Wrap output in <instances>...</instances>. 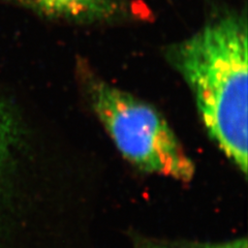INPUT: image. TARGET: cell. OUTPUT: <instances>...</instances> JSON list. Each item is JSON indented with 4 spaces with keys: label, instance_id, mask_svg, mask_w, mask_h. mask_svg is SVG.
Instances as JSON below:
<instances>
[{
    "label": "cell",
    "instance_id": "cell-1",
    "mask_svg": "<svg viewBox=\"0 0 248 248\" xmlns=\"http://www.w3.org/2000/svg\"><path fill=\"white\" fill-rule=\"evenodd\" d=\"M169 63L192 93L210 138L247 173V20L229 13L170 45Z\"/></svg>",
    "mask_w": 248,
    "mask_h": 248
},
{
    "label": "cell",
    "instance_id": "cell-2",
    "mask_svg": "<svg viewBox=\"0 0 248 248\" xmlns=\"http://www.w3.org/2000/svg\"><path fill=\"white\" fill-rule=\"evenodd\" d=\"M81 78L93 112L124 158L147 173L192 179L195 164L156 108L83 68Z\"/></svg>",
    "mask_w": 248,
    "mask_h": 248
},
{
    "label": "cell",
    "instance_id": "cell-3",
    "mask_svg": "<svg viewBox=\"0 0 248 248\" xmlns=\"http://www.w3.org/2000/svg\"><path fill=\"white\" fill-rule=\"evenodd\" d=\"M51 18L93 23L114 19L123 9L122 0H9Z\"/></svg>",
    "mask_w": 248,
    "mask_h": 248
},
{
    "label": "cell",
    "instance_id": "cell-4",
    "mask_svg": "<svg viewBox=\"0 0 248 248\" xmlns=\"http://www.w3.org/2000/svg\"><path fill=\"white\" fill-rule=\"evenodd\" d=\"M13 123L4 108L0 106V162L13 141Z\"/></svg>",
    "mask_w": 248,
    "mask_h": 248
},
{
    "label": "cell",
    "instance_id": "cell-5",
    "mask_svg": "<svg viewBox=\"0 0 248 248\" xmlns=\"http://www.w3.org/2000/svg\"><path fill=\"white\" fill-rule=\"evenodd\" d=\"M187 248H248L245 238L236 239L232 241L221 243H196L188 244Z\"/></svg>",
    "mask_w": 248,
    "mask_h": 248
},
{
    "label": "cell",
    "instance_id": "cell-6",
    "mask_svg": "<svg viewBox=\"0 0 248 248\" xmlns=\"http://www.w3.org/2000/svg\"><path fill=\"white\" fill-rule=\"evenodd\" d=\"M135 248H187V246H175L164 242L153 241V240L140 239L136 242Z\"/></svg>",
    "mask_w": 248,
    "mask_h": 248
}]
</instances>
